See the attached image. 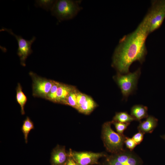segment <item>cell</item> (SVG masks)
<instances>
[{"instance_id": "1", "label": "cell", "mask_w": 165, "mask_h": 165, "mask_svg": "<svg viewBox=\"0 0 165 165\" xmlns=\"http://www.w3.org/2000/svg\"><path fill=\"white\" fill-rule=\"evenodd\" d=\"M149 34L145 17L132 32L124 36L116 48L112 57V65L119 73L127 74L131 64L138 61L142 63L147 50L146 40Z\"/></svg>"}, {"instance_id": "2", "label": "cell", "mask_w": 165, "mask_h": 165, "mask_svg": "<svg viewBox=\"0 0 165 165\" xmlns=\"http://www.w3.org/2000/svg\"><path fill=\"white\" fill-rule=\"evenodd\" d=\"M80 2L77 0H55L50 11L51 14L60 22L72 19L82 9Z\"/></svg>"}, {"instance_id": "3", "label": "cell", "mask_w": 165, "mask_h": 165, "mask_svg": "<svg viewBox=\"0 0 165 165\" xmlns=\"http://www.w3.org/2000/svg\"><path fill=\"white\" fill-rule=\"evenodd\" d=\"M111 121L105 123L103 125L101 138L107 150L112 154L124 149L123 145L127 137L123 134L115 132L111 128Z\"/></svg>"}, {"instance_id": "4", "label": "cell", "mask_w": 165, "mask_h": 165, "mask_svg": "<svg viewBox=\"0 0 165 165\" xmlns=\"http://www.w3.org/2000/svg\"><path fill=\"white\" fill-rule=\"evenodd\" d=\"M149 27V34L161 26L165 18V0H154L145 16Z\"/></svg>"}, {"instance_id": "5", "label": "cell", "mask_w": 165, "mask_h": 165, "mask_svg": "<svg viewBox=\"0 0 165 165\" xmlns=\"http://www.w3.org/2000/svg\"><path fill=\"white\" fill-rule=\"evenodd\" d=\"M106 162L107 165H143L142 160L136 154L124 149L108 157Z\"/></svg>"}, {"instance_id": "6", "label": "cell", "mask_w": 165, "mask_h": 165, "mask_svg": "<svg viewBox=\"0 0 165 165\" xmlns=\"http://www.w3.org/2000/svg\"><path fill=\"white\" fill-rule=\"evenodd\" d=\"M140 68L135 72L124 75L119 74L115 77L116 82L123 96L127 98L136 89L138 79L141 74Z\"/></svg>"}, {"instance_id": "7", "label": "cell", "mask_w": 165, "mask_h": 165, "mask_svg": "<svg viewBox=\"0 0 165 165\" xmlns=\"http://www.w3.org/2000/svg\"><path fill=\"white\" fill-rule=\"evenodd\" d=\"M29 74L32 81L33 95L46 99L54 81L39 77L32 72H30Z\"/></svg>"}, {"instance_id": "8", "label": "cell", "mask_w": 165, "mask_h": 165, "mask_svg": "<svg viewBox=\"0 0 165 165\" xmlns=\"http://www.w3.org/2000/svg\"><path fill=\"white\" fill-rule=\"evenodd\" d=\"M6 31L14 36L18 44V47L17 54L20 57V64L23 66L26 65L25 61L28 56L33 52L31 49V45L36 39L34 36L30 40H27L23 38L21 36L15 34L11 29L2 28L0 31Z\"/></svg>"}, {"instance_id": "9", "label": "cell", "mask_w": 165, "mask_h": 165, "mask_svg": "<svg viewBox=\"0 0 165 165\" xmlns=\"http://www.w3.org/2000/svg\"><path fill=\"white\" fill-rule=\"evenodd\" d=\"M69 155L79 165H93L98 163L101 158L106 156L103 153H95L89 152H76L71 149Z\"/></svg>"}, {"instance_id": "10", "label": "cell", "mask_w": 165, "mask_h": 165, "mask_svg": "<svg viewBox=\"0 0 165 165\" xmlns=\"http://www.w3.org/2000/svg\"><path fill=\"white\" fill-rule=\"evenodd\" d=\"M69 157L68 152L66 151L65 147L57 145L51 153V165H65Z\"/></svg>"}, {"instance_id": "11", "label": "cell", "mask_w": 165, "mask_h": 165, "mask_svg": "<svg viewBox=\"0 0 165 165\" xmlns=\"http://www.w3.org/2000/svg\"><path fill=\"white\" fill-rule=\"evenodd\" d=\"M158 119L154 117L150 116L146 118L145 120L140 122L138 127V131L144 133H151L156 127Z\"/></svg>"}, {"instance_id": "12", "label": "cell", "mask_w": 165, "mask_h": 165, "mask_svg": "<svg viewBox=\"0 0 165 165\" xmlns=\"http://www.w3.org/2000/svg\"><path fill=\"white\" fill-rule=\"evenodd\" d=\"M74 89L70 86L60 83L57 91L55 102L65 105L67 97Z\"/></svg>"}, {"instance_id": "13", "label": "cell", "mask_w": 165, "mask_h": 165, "mask_svg": "<svg viewBox=\"0 0 165 165\" xmlns=\"http://www.w3.org/2000/svg\"><path fill=\"white\" fill-rule=\"evenodd\" d=\"M130 115L136 120L140 121L143 119L148 116V108L142 105H134L131 109Z\"/></svg>"}, {"instance_id": "14", "label": "cell", "mask_w": 165, "mask_h": 165, "mask_svg": "<svg viewBox=\"0 0 165 165\" xmlns=\"http://www.w3.org/2000/svg\"><path fill=\"white\" fill-rule=\"evenodd\" d=\"M96 107V104L90 97L82 104L79 106L77 110L79 112L88 115Z\"/></svg>"}, {"instance_id": "15", "label": "cell", "mask_w": 165, "mask_h": 165, "mask_svg": "<svg viewBox=\"0 0 165 165\" xmlns=\"http://www.w3.org/2000/svg\"><path fill=\"white\" fill-rule=\"evenodd\" d=\"M16 100L20 105L22 115L25 114L24 107L27 101V98L23 92L21 85L18 83L16 88Z\"/></svg>"}, {"instance_id": "16", "label": "cell", "mask_w": 165, "mask_h": 165, "mask_svg": "<svg viewBox=\"0 0 165 165\" xmlns=\"http://www.w3.org/2000/svg\"><path fill=\"white\" fill-rule=\"evenodd\" d=\"M136 120L135 119L127 112H117L113 117L112 121L122 123H130Z\"/></svg>"}, {"instance_id": "17", "label": "cell", "mask_w": 165, "mask_h": 165, "mask_svg": "<svg viewBox=\"0 0 165 165\" xmlns=\"http://www.w3.org/2000/svg\"><path fill=\"white\" fill-rule=\"evenodd\" d=\"M34 128L33 122L28 117H27L23 122L21 127V130L23 133L25 142L27 143L28 138L30 131Z\"/></svg>"}, {"instance_id": "18", "label": "cell", "mask_w": 165, "mask_h": 165, "mask_svg": "<svg viewBox=\"0 0 165 165\" xmlns=\"http://www.w3.org/2000/svg\"><path fill=\"white\" fill-rule=\"evenodd\" d=\"M77 91L75 89L70 93L66 100L65 105H69L77 110L78 104L77 98Z\"/></svg>"}, {"instance_id": "19", "label": "cell", "mask_w": 165, "mask_h": 165, "mask_svg": "<svg viewBox=\"0 0 165 165\" xmlns=\"http://www.w3.org/2000/svg\"><path fill=\"white\" fill-rule=\"evenodd\" d=\"M55 1L53 0H37L35 1V5L46 11H51Z\"/></svg>"}, {"instance_id": "20", "label": "cell", "mask_w": 165, "mask_h": 165, "mask_svg": "<svg viewBox=\"0 0 165 165\" xmlns=\"http://www.w3.org/2000/svg\"><path fill=\"white\" fill-rule=\"evenodd\" d=\"M60 83L54 81L53 85L46 99L55 102L56 93Z\"/></svg>"}, {"instance_id": "21", "label": "cell", "mask_w": 165, "mask_h": 165, "mask_svg": "<svg viewBox=\"0 0 165 165\" xmlns=\"http://www.w3.org/2000/svg\"><path fill=\"white\" fill-rule=\"evenodd\" d=\"M111 122L112 124L114 125L117 133L120 134H123L124 131L127 128L130 123H122L112 121Z\"/></svg>"}, {"instance_id": "22", "label": "cell", "mask_w": 165, "mask_h": 165, "mask_svg": "<svg viewBox=\"0 0 165 165\" xmlns=\"http://www.w3.org/2000/svg\"><path fill=\"white\" fill-rule=\"evenodd\" d=\"M124 144L126 147L130 151H132L137 145V144L132 138L126 137L124 141Z\"/></svg>"}, {"instance_id": "23", "label": "cell", "mask_w": 165, "mask_h": 165, "mask_svg": "<svg viewBox=\"0 0 165 165\" xmlns=\"http://www.w3.org/2000/svg\"><path fill=\"white\" fill-rule=\"evenodd\" d=\"M89 97V96L86 94L77 91V98L78 106V107L79 106L83 104L87 100Z\"/></svg>"}, {"instance_id": "24", "label": "cell", "mask_w": 165, "mask_h": 165, "mask_svg": "<svg viewBox=\"0 0 165 165\" xmlns=\"http://www.w3.org/2000/svg\"><path fill=\"white\" fill-rule=\"evenodd\" d=\"M144 134L143 133L138 131V132L134 134L132 137V138L136 143L137 145H139L142 141Z\"/></svg>"}, {"instance_id": "25", "label": "cell", "mask_w": 165, "mask_h": 165, "mask_svg": "<svg viewBox=\"0 0 165 165\" xmlns=\"http://www.w3.org/2000/svg\"><path fill=\"white\" fill-rule=\"evenodd\" d=\"M65 165H79L69 155L68 160Z\"/></svg>"}, {"instance_id": "26", "label": "cell", "mask_w": 165, "mask_h": 165, "mask_svg": "<svg viewBox=\"0 0 165 165\" xmlns=\"http://www.w3.org/2000/svg\"><path fill=\"white\" fill-rule=\"evenodd\" d=\"M164 138H165V137H164Z\"/></svg>"}]
</instances>
